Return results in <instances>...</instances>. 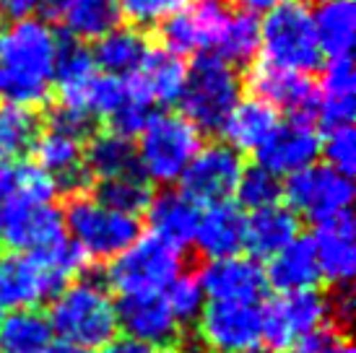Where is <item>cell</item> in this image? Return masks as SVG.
Segmentation results:
<instances>
[{"label": "cell", "instance_id": "484cf974", "mask_svg": "<svg viewBox=\"0 0 356 353\" xmlns=\"http://www.w3.org/2000/svg\"><path fill=\"white\" fill-rule=\"evenodd\" d=\"M263 273H266L268 288H273L278 294H297V291L315 288L317 281H320V270H317L312 242L305 236H297L281 252L268 257Z\"/></svg>", "mask_w": 356, "mask_h": 353}, {"label": "cell", "instance_id": "7402d4cb", "mask_svg": "<svg viewBox=\"0 0 356 353\" xmlns=\"http://www.w3.org/2000/svg\"><path fill=\"white\" fill-rule=\"evenodd\" d=\"M245 213L234 200L200 208L193 245L208 263L237 257L245 249Z\"/></svg>", "mask_w": 356, "mask_h": 353}, {"label": "cell", "instance_id": "ba28073f", "mask_svg": "<svg viewBox=\"0 0 356 353\" xmlns=\"http://www.w3.org/2000/svg\"><path fill=\"white\" fill-rule=\"evenodd\" d=\"M182 273V252L154 236H138L109 260L107 288L125 296H156Z\"/></svg>", "mask_w": 356, "mask_h": 353}, {"label": "cell", "instance_id": "ffe728a7", "mask_svg": "<svg viewBox=\"0 0 356 353\" xmlns=\"http://www.w3.org/2000/svg\"><path fill=\"white\" fill-rule=\"evenodd\" d=\"M118 330L161 351H172V345L182 335V325L169 312L161 294L156 296H125L118 302Z\"/></svg>", "mask_w": 356, "mask_h": 353}, {"label": "cell", "instance_id": "277c9868", "mask_svg": "<svg viewBox=\"0 0 356 353\" xmlns=\"http://www.w3.org/2000/svg\"><path fill=\"white\" fill-rule=\"evenodd\" d=\"M200 146L203 133L190 120L175 112H154L136 143L138 174L149 185H175L188 172Z\"/></svg>", "mask_w": 356, "mask_h": 353}, {"label": "cell", "instance_id": "c3c4849f", "mask_svg": "<svg viewBox=\"0 0 356 353\" xmlns=\"http://www.w3.org/2000/svg\"><path fill=\"white\" fill-rule=\"evenodd\" d=\"M341 353H354V348H351V343H348L346 348H343V351H341Z\"/></svg>", "mask_w": 356, "mask_h": 353}, {"label": "cell", "instance_id": "83f0119b", "mask_svg": "<svg viewBox=\"0 0 356 353\" xmlns=\"http://www.w3.org/2000/svg\"><path fill=\"white\" fill-rule=\"evenodd\" d=\"M299 236V218L286 206H268L250 211L245 218V249L255 257H273Z\"/></svg>", "mask_w": 356, "mask_h": 353}, {"label": "cell", "instance_id": "74e56055", "mask_svg": "<svg viewBox=\"0 0 356 353\" xmlns=\"http://www.w3.org/2000/svg\"><path fill=\"white\" fill-rule=\"evenodd\" d=\"M161 299H164V304L169 306V312L175 314V320L179 325L195 322L203 304H206V294L200 288L198 275H190V273H179L161 291Z\"/></svg>", "mask_w": 356, "mask_h": 353}, {"label": "cell", "instance_id": "4dcf8cb0", "mask_svg": "<svg viewBox=\"0 0 356 353\" xmlns=\"http://www.w3.org/2000/svg\"><path fill=\"white\" fill-rule=\"evenodd\" d=\"M315 21L317 44L323 58L341 60L351 58L356 37V10L351 0H338V3H325L312 13Z\"/></svg>", "mask_w": 356, "mask_h": 353}, {"label": "cell", "instance_id": "603a6c76", "mask_svg": "<svg viewBox=\"0 0 356 353\" xmlns=\"http://www.w3.org/2000/svg\"><path fill=\"white\" fill-rule=\"evenodd\" d=\"M198 216L200 206H195L182 190H164L161 195L151 197L146 208L149 236L182 252L188 245H193Z\"/></svg>", "mask_w": 356, "mask_h": 353}, {"label": "cell", "instance_id": "f1b7e54d", "mask_svg": "<svg viewBox=\"0 0 356 353\" xmlns=\"http://www.w3.org/2000/svg\"><path fill=\"white\" fill-rule=\"evenodd\" d=\"M149 52V40L133 26H118L104 34L91 52L99 73L112 79H130Z\"/></svg>", "mask_w": 356, "mask_h": 353}, {"label": "cell", "instance_id": "d6a6232c", "mask_svg": "<svg viewBox=\"0 0 356 353\" xmlns=\"http://www.w3.org/2000/svg\"><path fill=\"white\" fill-rule=\"evenodd\" d=\"M211 55L221 58L232 68L250 65L260 55V21L245 10H232L227 26Z\"/></svg>", "mask_w": 356, "mask_h": 353}, {"label": "cell", "instance_id": "ac0fdd59", "mask_svg": "<svg viewBox=\"0 0 356 353\" xmlns=\"http://www.w3.org/2000/svg\"><path fill=\"white\" fill-rule=\"evenodd\" d=\"M250 86L255 91L252 97L268 101L276 112H286L291 120H317V88L309 76L260 63L250 73Z\"/></svg>", "mask_w": 356, "mask_h": 353}, {"label": "cell", "instance_id": "5b68a950", "mask_svg": "<svg viewBox=\"0 0 356 353\" xmlns=\"http://www.w3.org/2000/svg\"><path fill=\"white\" fill-rule=\"evenodd\" d=\"M65 236L83 260H115L140 236L136 216L120 213L97 195H73L63 211Z\"/></svg>", "mask_w": 356, "mask_h": 353}, {"label": "cell", "instance_id": "7c38bea8", "mask_svg": "<svg viewBox=\"0 0 356 353\" xmlns=\"http://www.w3.org/2000/svg\"><path fill=\"white\" fill-rule=\"evenodd\" d=\"M0 239L10 252H47L68 239L63 211L55 200L13 197L0 206Z\"/></svg>", "mask_w": 356, "mask_h": 353}, {"label": "cell", "instance_id": "d590c367", "mask_svg": "<svg viewBox=\"0 0 356 353\" xmlns=\"http://www.w3.org/2000/svg\"><path fill=\"white\" fill-rule=\"evenodd\" d=\"M151 115H154V107L140 97L138 88L133 86V81L125 79V91H122L118 104L112 107V112L104 117V122L109 125V133H118V136L133 140L140 130L146 128Z\"/></svg>", "mask_w": 356, "mask_h": 353}, {"label": "cell", "instance_id": "836d02e7", "mask_svg": "<svg viewBox=\"0 0 356 353\" xmlns=\"http://www.w3.org/2000/svg\"><path fill=\"white\" fill-rule=\"evenodd\" d=\"M40 136V120L34 109L0 104V158L13 161L31 151Z\"/></svg>", "mask_w": 356, "mask_h": 353}, {"label": "cell", "instance_id": "bcb514c9", "mask_svg": "<svg viewBox=\"0 0 356 353\" xmlns=\"http://www.w3.org/2000/svg\"><path fill=\"white\" fill-rule=\"evenodd\" d=\"M44 353H91V351H83V348H73V345H50Z\"/></svg>", "mask_w": 356, "mask_h": 353}, {"label": "cell", "instance_id": "cb8c5ba5", "mask_svg": "<svg viewBox=\"0 0 356 353\" xmlns=\"http://www.w3.org/2000/svg\"><path fill=\"white\" fill-rule=\"evenodd\" d=\"M133 86L151 107H169L177 104L182 88L188 81L185 60L167 52L164 47H149L146 58L140 60L138 70L130 76Z\"/></svg>", "mask_w": 356, "mask_h": 353}, {"label": "cell", "instance_id": "f6af8a7d", "mask_svg": "<svg viewBox=\"0 0 356 353\" xmlns=\"http://www.w3.org/2000/svg\"><path fill=\"white\" fill-rule=\"evenodd\" d=\"M239 8L250 13V16H266L270 10L281 8V6H286L291 0H234Z\"/></svg>", "mask_w": 356, "mask_h": 353}, {"label": "cell", "instance_id": "7a4b0ae2", "mask_svg": "<svg viewBox=\"0 0 356 353\" xmlns=\"http://www.w3.org/2000/svg\"><path fill=\"white\" fill-rule=\"evenodd\" d=\"M83 257L68 239L47 252H8L0 257V312L40 309L79 275Z\"/></svg>", "mask_w": 356, "mask_h": 353}, {"label": "cell", "instance_id": "3957f363", "mask_svg": "<svg viewBox=\"0 0 356 353\" xmlns=\"http://www.w3.org/2000/svg\"><path fill=\"white\" fill-rule=\"evenodd\" d=\"M47 322L63 345L94 353L118 335V302L107 284L76 278L50 299Z\"/></svg>", "mask_w": 356, "mask_h": 353}, {"label": "cell", "instance_id": "4fadbf2b", "mask_svg": "<svg viewBox=\"0 0 356 353\" xmlns=\"http://www.w3.org/2000/svg\"><path fill=\"white\" fill-rule=\"evenodd\" d=\"M229 16L232 8L227 0H193L159 26L164 49L182 60L213 52Z\"/></svg>", "mask_w": 356, "mask_h": 353}, {"label": "cell", "instance_id": "9c48e42d", "mask_svg": "<svg viewBox=\"0 0 356 353\" xmlns=\"http://www.w3.org/2000/svg\"><path fill=\"white\" fill-rule=\"evenodd\" d=\"M195 343L206 353H260L263 304L206 302L195 320Z\"/></svg>", "mask_w": 356, "mask_h": 353}, {"label": "cell", "instance_id": "681fc988", "mask_svg": "<svg viewBox=\"0 0 356 353\" xmlns=\"http://www.w3.org/2000/svg\"><path fill=\"white\" fill-rule=\"evenodd\" d=\"M0 325H3V312H0Z\"/></svg>", "mask_w": 356, "mask_h": 353}, {"label": "cell", "instance_id": "8fae6325", "mask_svg": "<svg viewBox=\"0 0 356 353\" xmlns=\"http://www.w3.org/2000/svg\"><path fill=\"white\" fill-rule=\"evenodd\" d=\"M281 195L286 197V208L297 218L305 216L312 224H320L325 218L346 213L354 200V182L351 176L315 161L286 176Z\"/></svg>", "mask_w": 356, "mask_h": 353}, {"label": "cell", "instance_id": "1f68e13d", "mask_svg": "<svg viewBox=\"0 0 356 353\" xmlns=\"http://www.w3.org/2000/svg\"><path fill=\"white\" fill-rule=\"evenodd\" d=\"M52 327L40 309H21L3 314L0 351L3 353H44L52 345Z\"/></svg>", "mask_w": 356, "mask_h": 353}, {"label": "cell", "instance_id": "8d00e7d4", "mask_svg": "<svg viewBox=\"0 0 356 353\" xmlns=\"http://www.w3.org/2000/svg\"><path fill=\"white\" fill-rule=\"evenodd\" d=\"M281 192H284L281 176L252 164V167L242 169L234 197L239 200V206H245L248 211H260V208L276 206L281 200Z\"/></svg>", "mask_w": 356, "mask_h": 353}, {"label": "cell", "instance_id": "e0dca14e", "mask_svg": "<svg viewBox=\"0 0 356 353\" xmlns=\"http://www.w3.org/2000/svg\"><path fill=\"white\" fill-rule=\"evenodd\" d=\"M320 156V133L315 122L289 120L278 122V128L268 136V140L255 151L257 167L273 172L276 176H291Z\"/></svg>", "mask_w": 356, "mask_h": 353}, {"label": "cell", "instance_id": "2e32d148", "mask_svg": "<svg viewBox=\"0 0 356 353\" xmlns=\"http://www.w3.org/2000/svg\"><path fill=\"white\" fill-rule=\"evenodd\" d=\"M312 249L317 257L320 278H325L333 288H351L356 275V226L351 213H338L315 224Z\"/></svg>", "mask_w": 356, "mask_h": 353}, {"label": "cell", "instance_id": "60d3db41", "mask_svg": "<svg viewBox=\"0 0 356 353\" xmlns=\"http://www.w3.org/2000/svg\"><path fill=\"white\" fill-rule=\"evenodd\" d=\"M348 345L346 335L341 333L338 327H323L315 335L305 338L302 343H297L289 353H341Z\"/></svg>", "mask_w": 356, "mask_h": 353}, {"label": "cell", "instance_id": "7dc6e473", "mask_svg": "<svg viewBox=\"0 0 356 353\" xmlns=\"http://www.w3.org/2000/svg\"><path fill=\"white\" fill-rule=\"evenodd\" d=\"M315 3H320V6H325V3H338V0H315Z\"/></svg>", "mask_w": 356, "mask_h": 353}, {"label": "cell", "instance_id": "f546056e", "mask_svg": "<svg viewBox=\"0 0 356 353\" xmlns=\"http://www.w3.org/2000/svg\"><path fill=\"white\" fill-rule=\"evenodd\" d=\"M83 164L91 179H118L125 174H136L138 164H136V143L128 138L118 136V133H99L91 140H86L83 148Z\"/></svg>", "mask_w": 356, "mask_h": 353}, {"label": "cell", "instance_id": "e575fe53", "mask_svg": "<svg viewBox=\"0 0 356 353\" xmlns=\"http://www.w3.org/2000/svg\"><path fill=\"white\" fill-rule=\"evenodd\" d=\"M97 197H99L102 203H107L109 208L120 211V213H128V216L138 218V213H143L149 208L154 192H151L149 182L136 172V174H125L118 176V179L99 182Z\"/></svg>", "mask_w": 356, "mask_h": 353}, {"label": "cell", "instance_id": "d6986e66", "mask_svg": "<svg viewBox=\"0 0 356 353\" xmlns=\"http://www.w3.org/2000/svg\"><path fill=\"white\" fill-rule=\"evenodd\" d=\"M206 302H245L260 304L268 291L266 273L255 257H227L206 263L198 275Z\"/></svg>", "mask_w": 356, "mask_h": 353}, {"label": "cell", "instance_id": "d4e9b609", "mask_svg": "<svg viewBox=\"0 0 356 353\" xmlns=\"http://www.w3.org/2000/svg\"><path fill=\"white\" fill-rule=\"evenodd\" d=\"M317 120L325 128L351 125L356 112V76L351 58L330 60L317 83Z\"/></svg>", "mask_w": 356, "mask_h": 353}, {"label": "cell", "instance_id": "4316f807", "mask_svg": "<svg viewBox=\"0 0 356 353\" xmlns=\"http://www.w3.org/2000/svg\"><path fill=\"white\" fill-rule=\"evenodd\" d=\"M278 112L268 101L257 97L239 99L237 107L232 109V115L227 117V122L221 125L224 133V143L232 146L237 154L242 151H252L268 140V136L278 128Z\"/></svg>", "mask_w": 356, "mask_h": 353}, {"label": "cell", "instance_id": "9a60e30c", "mask_svg": "<svg viewBox=\"0 0 356 353\" xmlns=\"http://www.w3.org/2000/svg\"><path fill=\"white\" fill-rule=\"evenodd\" d=\"M83 140L86 138L76 136V133L47 125V130H40V136L31 146L34 167L50 176L58 192L63 190L70 197L86 192L91 182L86 164H83V148H86Z\"/></svg>", "mask_w": 356, "mask_h": 353}, {"label": "cell", "instance_id": "6da1fadb", "mask_svg": "<svg viewBox=\"0 0 356 353\" xmlns=\"http://www.w3.org/2000/svg\"><path fill=\"white\" fill-rule=\"evenodd\" d=\"M60 40L47 21L21 19L0 29V104L34 109L47 101Z\"/></svg>", "mask_w": 356, "mask_h": 353}, {"label": "cell", "instance_id": "8992f818", "mask_svg": "<svg viewBox=\"0 0 356 353\" xmlns=\"http://www.w3.org/2000/svg\"><path fill=\"white\" fill-rule=\"evenodd\" d=\"M242 99V79L239 70L232 68L216 55H198L188 68V81L182 88V117L190 120L200 133L221 130Z\"/></svg>", "mask_w": 356, "mask_h": 353}, {"label": "cell", "instance_id": "30bf717a", "mask_svg": "<svg viewBox=\"0 0 356 353\" xmlns=\"http://www.w3.org/2000/svg\"><path fill=\"white\" fill-rule=\"evenodd\" d=\"M330 322V296L317 288L278 294L263 306V345L270 351H291L305 338Z\"/></svg>", "mask_w": 356, "mask_h": 353}, {"label": "cell", "instance_id": "52a82bcc", "mask_svg": "<svg viewBox=\"0 0 356 353\" xmlns=\"http://www.w3.org/2000/svg\"><path fill=\"white\" fill-rule=\"evenodd\" d=\"M260 55L266 65L309 76L320 68L323 52L317 44L312 10L305 3L291 0L266 13L260 21Z\"/></svg>", "mask_w": 356, "mask_h": 353}, {"label": "cell", "instance_id": "5bb4252c", "mask_svg": "<svg viewBox=\"0 0 356 353\" xmlns=\"http://www.w3.org/2000/svg\"><path fill=\"white\" fill-rule=\"evenodd\" d=\"M242 169H245L242 154H237L224 140L206 143L190 161L179 185L195 206H216V203H227L234 197Z\"/></svg>", "mask_w": 356, "mask_h": 353}, {"label": "cell", "instance_id": "44dd1931", "mask_svg": "<svg viewBox=\"0 0 356 353\" xmlns=\"http://www.w3.org/2000/svg\"><path fill=\"white\" fill-rule=\"evenodd\" d=\"M47 24H55L73 42H99L104 34L118 29V0H44Z\"/></svg>", "mask_w": 356, "mask_h": 353}, {"label": "cell", "instance_id": "f35d334b", "mask_svg": "<svg viewBox=\"0 0 356 353\" xmlns=\"http://www.w3.org/2000/svg\"><path fill=\"white\" fill-rule=\"evenodd\" d=\"M120 16L128 19L133 29H151V26H161L167 19L182 8H188L193 0H118Z\"/></svg>", "mask_w": 356, "mask_h": 353}, {"label": "cell", "instance_id": "7bdbcfd3", "mask_svg": "<svg viewBox=\"0 0 356 353\" xmlns=\"http://www.w3.org/2000/svg\"><path fill=\"white\" fill-rule=\"evenodd\" d=\"M99 353H169V351L154 348L149 343H140V340L128 338V335H115L107 345H102Z\"/></svg>", "mask_w": 356, "mask_h": 353}, {"label": "cell", "instance_id": "b9f144b4", "mask_svg": "<svg viewBox=\"0 0 356 353\" xmlns=\"http://www.w3.org/2000/svg\"><path fill=\"white\" fill-rule=\"evenodd\" d=\"M44 6V0H0V16L8 21H21L34 16Z\"/></svg>", "mask_w": 356, "mask_h": 353}, {"label": "cell", "instance_id": "ab89813d", "mask_svg": "<svg viewBox=\"0 0 356 353\" xmlns=\"http://www.w3.org/2000/svg\"><path fill=\"white\" fill-rule=\"evenodd\" d=\"M320 154L325 156V164L341 174L351 176L356 172V133L351 125L327 128L325 136H320Z\"/></svg>", "mask_w": 356, "mask_h": 353}, {"label": "cell", "instance_id": "ee69618b", "mask_svg": "<svg viewBox=\"0 0 356 353\" xmlns=\"http://www.w3.org/2000/svg\"><path fill=\"white\" fill-rule=\"evenodd\" d=\"M16 182H19V161L0 158V206H6L10 197H13Z\"/></svg>", "mask_w": 356, "mask_h": 353}]
</instances>
